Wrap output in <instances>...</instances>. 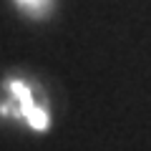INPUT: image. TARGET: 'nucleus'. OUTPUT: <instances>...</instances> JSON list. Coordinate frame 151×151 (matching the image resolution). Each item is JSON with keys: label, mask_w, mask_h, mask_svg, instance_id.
I'll list each match as a JSON object with an SVG mask.
<instances>
[{"label": "nucleus", "mask_w": 151, "mask_h": 151, "mask_svg": "<svg viewBox=\"0 0 151 151\" xmlns=\"http://www.w3.org/2000/svg\"><path fill=\"white\" fill-rule=\"evenodd\" d=\"M10 88H13V93H15V98L20 101V106H23V116L30 121V126H33V129H45V126H48V116H45L43 108H38L35 103H33L30 91H28L23 83H18V81L10 83Z\"/></svg>", "instance_id": "obj_1"}]
</instances>
